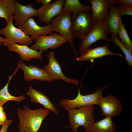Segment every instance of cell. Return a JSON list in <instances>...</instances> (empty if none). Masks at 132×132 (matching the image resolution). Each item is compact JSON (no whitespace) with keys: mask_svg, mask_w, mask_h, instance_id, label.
Segmentation results:
<instances>
[{"mask_svg":"<svg viewBox=\"0 0 132 132\" xmlns=\"http://www.w3.org/2000/svg\"><path fill=\"white\" fill-rule=\"evenodd\" d=\"M9 50L19 54L22 61H31L32 59L35 58L39 60L42 58L43 52L29 47L28 45H19L16 43L9 45L7 47Z\"/></svg>","mask_w":132,"mask_h":132,"instance_id":"17","label":"cell"},{"mask_svg":"<svg viewBox=\"0 0 132 132\" xmlns=\"http://www.w3.org/2000/svg\"><path fill=\"white\" fill-rule=\"evenodd\" d=\"M5 112L2 106H0V125H2L7 120Z\"/></svg>","mask_w":132,"mask_h":132,"instance_id":"27","label":"cell"},{"mask_svg":"<svg viewBox=\"0 0 132 132\" xmlns=\"http://www.w3.org/2000/svg\"><path fill=\"white\" fill-rule=\"evenodd\" d=\"M18 28L26 35L29 36L30 35L32 39L35 41L40 35L51 34L52 31L51 24L40 26L35 22L33 17L29 18L22 25L19 26Z\"/></svg>","mask_w":132,"mask_h":132,"instance_id":"10","label":"cell"},{"mask_svg":"<svg viewBox=\"0 0 132 132\" xmlns=\"http://www.w3.org/2000/svg\"><path fill=\"white\" fill-rule=\"evenodd\" d=\"M91 10V6L89 5L82 4L78 0H66L62 12L70 11L73 13L72 21L73 20L79 12L84 11Z\"/></svg>","mask_w":132,"mask_h":132,"instance_id":"20","label":"cell"},{"mask_svg":"<svg viewBox=\"0 0 132 132\" xmlns=\"http://www.w3.org/2000/svg\"><path fill=\"white\" fill-rule=\"evenodd\" d=\"M108 55L122 56V55L120 54H115L110 51L109 49L108 44H106L102 46L93 48L89 47L86 49L81 53L80 56L77 58L76 60L80 61H91L93 62L97 58Z\"/></svg>","mask_w":132,"mask_h":132,"instance_id":"16","label":"cell"},{"mask_svg":"<svg viewBox=\"0 0 132 132\" xmlns=\"http://www.w3.org/2000/svg\"><path fill=\"white\" fill-rule=\"evenodd\" d=\"M5 38H2L0 36V46L1 45L2 43L5 41Z\"/></svg>","mask_w":132,"mask_h":132,"instance_id":"31","label":"cell"},{"mask_svg":"<svg viewBox=\"0 0 132 132\" xmlns=\"http://www.w3.org/2000/svg\"><path fill=\"white\" fill-rule=\"evenodd\" d=\"M13 15L6 27L0 30V34L6 37L3 43L5 47L9 45L18 43L21 45H28L31 44L33 40L31 37L26 35L20 29L16 27L13 23Z\"/></svg>","mask_w":132,"mask_h":132,"instance_id":"5","label":"cell"},{"mask_svg":"<svg viewBox=\"0 0 132 132\" xmlns=\"http://www.w3.org/2000/svg\"><path fill=\"white\" fill-rule=\"evenodd\" d=\"M21 132H24V131H22Z\"/></svg>","mask_w":132,"mask_h":132,"instance_id":"32","label":"cell"},{"mask_svg":"<svg viewBox=\"0 0 132 132\" xmlns=\"http://www.w3.org/2000/svg\"><path fill=\"white\" fill-rule=\"evenodd\" d=\"M109 33V30L105 20H102L98 23H95L90 31L81 39V41L78 45V52L81 53L92 44L100 40L111 41V40L107 37V35Z\"/></svg>","mask_w":132,"mask_h":132,"instance_id":"6","label":"cell"},{"mask_svg":"<svg viewBox=\"0 0 132 132\" xmlns=\"http://www.w3.org/2000/svg\"><path fill=\"white\" fill-rule=\"evenodd\" d=\"M14 1L16 8L13 19L16 25L20 26L29 18L34 16L38 17L37 10L33 8L32 3L23 5L16 0Z\"/></svg>","mask_w":132,"mask_h":132,"instance_id":"14","label":"cell"},{"mask_svg":"<svg viewBox=\"0 0 132 132\" xmlns=\"http://www.w3.org/2000/svg\"><path fill=\"white\" fill-rule=\"evenodd\" d=\"M14 74V73L9 77V80L7 83L3 88L0 90V106H3L8 101L12 100L20 102L26 99V97L23 95L19 96H14L10 94L8 91V87L10 81Z\"/></svg>","mask_w":132,"mask_h":132,"instance_id":"23","label":"cell"},{"mask_svg":"<svg viewBox=\"0 0 132 132\" xmlns=\"http://www.w3.org/2000/svg\"><path fill=\"white\" fill-rule=\"evenodd\" d=\"M99 106L102 114L107 117L118 116L123 110L121 102L112 95L102 97Z\"/></svg>","mask_w":132,"mask_h":132,"instance_id":"13","label":"cell"},{"mask_svg":"<svg viewBox=\"0 0 132 132\" xmlns=\"http://www.w3.org/2000/svg\"><path fill=\"white\" fill-rule=\"evenodd\" d=\"M108 86L106 85L99 87L95 93L86 95H81L80 89H79L77 95L75 98L72 99H61L60 101V104L64 108L69 109L94 105H99L100 101L102 97L103 90Z\"/></svg>","mask_w":132,"mask_h":132,"instance_id":"4","label":"cell"},{"mask_svg":"<svg viewBox=\"0 0 132 132\" xmlns=\"http://www.w3.org/2000/svg\"><path fill=\"white\" fill-rule=\"evenodd\" d=\"M14 0H0V17L4 18L7 23L15 9Z\"/></svg>","mask_w":132,"mask_h":132,"instance_id":"22","label":"cell"},{"mask_svg":"<svg viewBox=\"0 0 132 132\" xmlns=\"http://www.w3.org/2000/svg\"><path fill=\"white\" fill-rule=\"evenodd\" d=\"M36 2L43 5H46L48 4L52 1V0H35Z\"/></svg>","mask_w":132,"mask_h":132,"instance_id":"30","label":"cell"},{"mask_svg":"<svg viewBox=\"0 0 132 132\" xmlns=\"http://www.w3.org/2000/svg\"><path fill=\"white\" fill-rule=\"evenodd\" d=\"M65 2L64 0H57L51 3L43 5L37 9L38 17L40 21L47 25L50 24L53 17L61 13Z\"/></svg>","mask_w":132,"mask_h":132,"instance_id":"12","label":"cell"},{"mask_svg":"<svg viewBox=\"0 0 132 132\" xmlns=\"http://www.w3.org/2000/svg\"><path fill=\"white\" fill-rule=\"evenodd\" d=\"M95 24L89 11L79 13L72 21V29L75 38L81 40L90 31Z\"/></svg>","mask_w":132,"mask_h":132,"instance_id":"7","label":"cell"},{"mask_svg":"<svg viewBox=\"0 0 132 132\" xmlns=\"http://www.w3.org/2000/svg\"><path fill=\"white\" fill-rule=\"evenodd\" d=\"M47 56L49 59V63L44 67V69L54 80L60 79L68 83L75 84L77 86L78 85V80L68 78L64 74L60 64L53 52H49Z\"/></svg>","mask_w":132,"mask_h":132,"instance_id":"11","label":"cell"},{"mask_svg":"<svg viewBox=\"0 0 132 132\" xmlns=\"http://www.w3.org/2000/svg\"><path fill=\"white\" fill-rule=\"evenodd\" d=\"M13 121V120L12 119L7 120L2 125L0 132H7L8 128Z\"/></svg>","mask_w":132,"mask_h":132,"instance_id":"28","label":"cell"},{"mask_svg":"<svg viewBox=\"0 0 132 132\" xmlns=\"http://www.w3.org/2000/svg\"><path fill=\"white\" fill-rule=\"evenodd\" d=\"M64 108L67 111L70 126L73 132H77L81 126L86 132H89L94 123L93 105L82 106L78 109Z\"/></svg>","mask_w":132,"mask_h":132,"instance_id":"2","label":"cell"},{"mask_svg":"<svg viewBox=\"0 0 132 132\" xmlns=\"http://www.w3.org/2000/svg\"><path fill=\"white\" fill-rule=\"evenodd\" d=\"M71 13L68 11L62 12L54 19H52L50 22L52 23V31L59 33L66 38L71 48L77 55L74 45L75 37L72 29Z\"/></svg>","mask_w":132,"mask_h":132,"instance_id":"3","label":"cell"},{"mask_svg":"<svg viewBox=\"0 0 132 132\" xmlns=\"http://www.w3.org/2000/svg\"><path fill=\"white\" fill-rule=\"evenodd\" d=\"M35 42L30 47L43 52L49 49L58 48L68 41L65 37L55 32L49 36L40 35Z\"/></svg>","mask_w":132,"mask_h":132,"instance_id":"8","label":"cell"},{"mask_svg":"<svg viewBox=\"0 0 132 132\" xmlns=\"http://www.w3.org/2000/svg\"><path fill=\"white\" fill-rule=\"evenodd\" d=\"M117 5H112L110 8L106 21L108 28L109 33L118 37V29L120 19H121L118 11Z\"/></svg>","mask_w":132,"mask_h":132,"instance_id":"19","label":"cell"},{"mask_svg":"<svg viewBox=\"0 0 132 132\" xmlns=\"http://www.w3.org/2000/svg\"><path fill=\"white\" fill-rule=\"evenodd\" d=\"M120 40L125 47L132 52V42L128 35L127 30L121 19H120L118 29V35Z\"/></svg>","mask_w":132,"mask_h":132,"instance_id":"24","label":"cell"},{"mask_svg":"<svg viewBox=\"0 0 132 132\" xmlns=\"http://www.w3.org/2000/svg\"><path fill=\"white\" fill-rule=\"evenodd\" d=\"M90 2L93 11L92 17L95 23L106 20L109 9L114 4L113 0H87Z\"/></svg>","mask_w":132,"mask_h":132,"instance_id":"15","label":"cell"},{"mask_svg":"<svg viewBox=\"0 0 132 132\" xmlns=\"http://www.w3.org/2000/svg\"><path fill=\"white\" fill-rule=\"evenodd\" d=\"M18 68L21 69L24 73L23 78L27 81L34 79L39 81H53L54 80L44 70L34 65L27 66L20 60L17 63Z\"/></svg>","mask_w":132,"mask_h":132,"instance_id":"9","label":"cell"},{"mask_svg":"<svg viewBox=\"0 0 132 132\" xmlns=\"http://www.w3.org/2000/svg\"><path fill=\"white\" fill-rule=\"evenodd\" d=\"M119 12L121 17L125 15H132V7L126 4H121L118 6Z\"/></svg>","mask_w":132,"mask_h":132,"instance_id":"26","label":"cell"},{"mask_svg":"<svg viewBox=\"0 0 132 132\" xmlns=\"http://www.w3.org/2000/svg\"><path fill=\"white\" fill-rule=\"evenodd\" d=\"M26 94L31 98L32 102L41 104L44 107V109L51 110L56 115L58 114V110L49 97L33 89L31 86H29L28 91Z\"/></svg>","mask_w":132,"mask_h":132,"instance_id":"18","label":"cell"},{"mask_svg":"<svg viewBox=\"0 0 132 132\" xmlns=\"http://www.w3.org/2000/svg\"><path fill=\"white\" fill-rule=\"evenodd\" d=\"M17 110L19 130L26 132H38L42 122L50 112L49 110L42 108L31 110L25 105L23 109H18Z\"/></svg>","mask_w":132,"mask_h":132,"instance_id":"1","label":"cell"},{"mask_svg":"<svg viewBox=\"0 0 132 132\" xmlns=\"http://www.w3.org/2000/svg\"><path fill=\"white\" fill-rule=\"evenodd\" d=\"M116 129L115 124L111 117H106L94 123L89 132H115Z\"/></svg>","mask_w":132,"mask_h":132,"instance_id":"21","label":"cell"},{"mask_svg":"<svg viewBox=\"0 0 132 132\" xmlns=\"http://www.w3.org/2000/svg\"><path fill=\"white\" fill-rule=\"evenodd\" d=\"M111 41L113 44L118 45L125 55L127 64L132 66V52L126 48L122 43L118 37L113 34H111Z\"/></svg>","mask_w":132,"mask_h":132,"instance_id":"25","label":"cell"},{"mask_svg":"<svg viewBox=\"0 0 132 132\" xmlns=\"http://www.w3.org/2000/svg\"><path fill=\"white\" fill-rule=\"evenodd\" d=\"M114 3L118 4H126L132 7V0H113Z\"/></svg>","mask_w":132,"mask_h":132,"instance_id":"29","label":"cell"}]
</instances>
